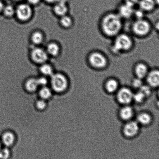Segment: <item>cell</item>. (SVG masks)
<instances>
[{"label":"cell","mask_w":159,"mask_h":159,"mask_svg":"<svg viewBox=\"0 0 159 159\" xmlns=\"http://www.w3.org/2000/svg\"><path fill=\"white\" fill-rule=\"evenodd\" d=\"M123 20L116 12H109L101 18L100 21L101 32L106 37L113 38L121 32Z\"/></svg>","instance_id":"6da1fadb"},{"label":"cell","mask_w":159,"mask_h":159,"mask_svg":"<svg viewBox=\"0 0 159 159\" xmlns=\"http://www.w3.org/2000/svg\"><path fill=\"white\" fill-rule=\"evenodd\" d=\"M113 40L111 50L115 54L129 52L133 48L134 40L128 34L121 32L114 37Z\"/></svg>","instance_id":"7a4b0ae2"},{"label":"cell","mask_w":159,"mask_h":159,"mask_svg":"<svg viewBox=\"0 0 159 159\" xmlns=\"http://www.w3.org/2000/svg\"><path fill=\"white\" fill-rule=\"evenodd\" d=\"M152 26L148 20L145 18L135 19L131 26L132 33L135 36L144 38L149 35L152 31Z\"/></svg>","instance_id":"3957f363"},{"label":"cell","mask_w":159,"mask_h":159,"mask_svg":"<svg viewBox=\"0 0 159 159\" xmlns=\"http://www.w3.org/2000/svg\"><path fill=\"white\" fill-rule=\"evenodd\" d=\"M87 63L90 66L95 69H104L108 65L107 57L100 51H94L89 54L87 57Z\"/></svg>","instance_id":"277c9868"},{"label":"cell","mask_w":159,"mask_h":159,"mask_svg":"<svg viewBox=\"0 0 159 159\" xmlns=\"http://www.w3.org/2000/svg\"><path fill=\"white\" fill-rule=\"evenodd\" d=\"M33 13L32 6L28 3H22L15 7V15L20 21H29L32 18Z\"/></svg>","instance_id":"5b68a950"},{"label":"cell","mask_w":159,"mask_h":159,"mask_svg":"<svg viewBox=\"0 0 159 159\" xmlns=\"http://www.w3.org/2000/svg\"><path fill=\"white\" fill-rule=\"evenodd\" d=\"M51 86L54 91L61 93L66 89L68 81L63 75L61 74H53L51 76Z\"/></svg>","instance_id":"8992f818"},{"label":"cell","mask_w":159,"mask_h":159,"mask_svg":"<svg viewBox=\"0 0 159 159\" xmlns=\"http://www.w3.org/2000/svg\"><path fill=\"white\" fill-rule=\"evenodd\" d=\"M30 57L34 63L41 65L47 62L49 56L46 49L37 46L31 50Z\"/></svg>","instance_id":"52a82bcc"},{"label":"cell","mask_w":159,"mask_h":159,"mask_svg":"<svg viewBox=\"0 0 159 159\" xmlns=\"http://www.w3.org/2000/svg\"><path fill=\"white\" fill-rule=\"evenodd\" d=\"M135 8L123 2L118 6L116 12L123 20L129 19L133 17Z\"/></svg>","instance_id":"ba28073f"},{"label":"cell","mask_w":159,"mask_h":159,"mask_svg":"<svg viewBox=\"0 0 159 159\" xmlns=\"http://www.w3.org/2000/svg\"><path fill=\"white\" fill-rule=\"evenodd\" d=\"M133 93L131 90L127 88H121L117 93V99L121 104H127L133 99Z\"/></svg>","instance_id":"9c48e42d"},{"label":"cell","mask_w":159,"mask_h":159,"mask_svg":"<svg viewBox=\"0 0 159 159\" xmlns=\"http://www.w3.org/2000/svg\"><path fill=\"white\" fill-rule=\"evenodd\" d=\"M68 6L65 0H60L54 4L53 12L57 16L61 17L67 15L68 11Z\"/></svg>","instance_id":"30bf717a"},{"label":"cell","mask_w":159,"mask_h":159,"mask_svg":"<svg viewBox=\"0 0 159 159\" xmlns=\"http://www.w3.org/2000/svg\"><path fill=\"white\" fill-rule=\"evenodd\" d=\"M134 70L137 78L141 79L146 77L149 71L148 66L143 62L137 63L135 65Z\"/></svg>","instance_id":"8fae6325"},{"label":"cell","mask_w":159,"mask_h":159,"mask_svg":"<svg viewBox=\"0 0 159 159\" xmlns=\"http://www.w3.org/2000/svg\"><path fill=\"white\" fill-rule=\"evenodd\" d=\"M157 6L155 0H139L138 7L146 13L152 11Z\"/></svg>","instance_id":"7c38bea8"},{"label":"cell","mask_w":159,"mask_h":159,"mask_svg":"<svg viewBox=\"0 0 159 159\" xmlns=\"http://www.w3.org/2000/svg\"><path fill=\"white\" fill-rule=\"evenodd\" d=\"M139 130L138 123L134 121H130L124 126V132L126 136L133 137L136 135Z\"/></svg>","instance_id":"4fadbf2b"},{"label":"cell","mask_w":159,"mask_h":159,"mask_svg":"<svg viewBox=\"0 0 159 159\" xmlns=\"http://www.w3.org/2000/svg\"><path fill=\"white\" fill-rule=\"evenodd\" d=\"M146 77L147 78L148 82L151 86H158L159 83V72L158 69H155L149 71Z\"/></svg>","instance_id":"5bb4252c"},{"label":"cell","mask_w":159,"mask_h":159,"mask_svg":"<svg viewBox=\"0 0 159 159\" xmlns=\"http://www.w3.org/2000/svg\"><path fill=\"white\" fill-rule=\"evenodd\" d=\"M46 51L49 56L52 57H57L60 52V47L58 43L52 42L47 45Z\"/></svg>","instance_id":"9a60e30c"},{"label":"cell","mask_w":159,"mask_h":159,"mask_svg":"<svg viewBox=\"0 0 159 159\" xmlns=\"http://www.w3.org/2000/svg\"><path fill=\"white\" fill-rule=\"evenodd\" d=\"M44 35L40 31H34L31 35V41L33 44L35 45L41 44L44 41Z\"/></svg>","instance_id":"2e32d148"},{"label":"cell","mask_w":159,"mask_h":159,"mask_svg":"<svg viewBox=\"0 0 159 159\" xmlns=\"http://www.w3.org/2000/svg\"><path fill=\"white\" fill-rule=\"evenodd\" d=\"M2 139L5 145L6 146H10L15 142V136L12 132H6L3 134Z\"/></svg>","instance_id":"e0dca14e"},{"label":"cell","mask_w":159,"mask_h":159,"mask_svg":"<svg viewBox=\"0 0 159 159\" xmlns=\"http://www.w3.org/2000/svg\"><path fill=\"white\" fill-rule=\"evenodd\" d=\"M60 23L62 27L65 29H69L73 25V20L72 18L67 14L60 17Z\"/></svg>","instance_id":"ac0fdd59"},{"label":"cell","mask_w":159,"mask_h":159,"mask_svg":"<svg viewBox=\"0 0 159 159\" xmlns=\"http://www.w3.org/2000/svg\"><path fill=\"white\" fill-rule=\"evenodd\" d=\"M120 113L121 117L123 120H128L133 116V109L129 106H126L121 108Z\"/></svg>","instance_id":"d6986e66"},{"label":"cell","mask_w":159,"mask_h":159,"mask_svg":"<svg viewBox=\"0 0 159 159\" xmlns=\"http://www.w3.org/2000/svg\"><path fill=\"white\" fill-rule=\"evenodd\" d=\"M40 65L39 70L43 75L51 76L54 74L52 67L47 62Z\"/></svg>","instance_id":"ffe728a7"},{"label":"cell","mask_w":159,"mask_h":159,"mask_svg":"<svg viewBox=\"0 0 159 159\" xmlns=\"http://www.w3.org/2000/svg\"><path fill=\"white\" fill-rule=\"evenodd\" d=\"M25 85L26 89L28 91L33 92L37 90L39 85L37 79L32 78L28 80Z\"/></svg>","instance_id":"44dd1931"},{"label":"cell","mask_w":159,"mask_h":159,"mask_svg":"<svg viewBox=\"0 0 159 159\" xmlns=\"http://www.w3.org/2000/svg\"><path fill=\"white\" fill-rule=\"evenodd\" d=\"M138 122L144 125L148 124L152 120V117L148 113H142L138 115Z\"/></svg>","instance_id":"7402d4cb"},{"label":"cell","mask_w":159,"mask_h":159,"mask_svg":"<svg viewBox=\"0 0 159 159\" xmlns=\"http://www.w3.org/2000/svg\"><path fill=\"white\" fill-rule=\"evenodd\" d=\"M2 12L4 16L8 18H11L15 15V7L10 4L4 5Z\"/></svg>","instance_id":"603a6c76"},{"label":"cell","mask_w":159,"mask_h":159,"mask_svg":"<svg viewBox=\"0 0 159 159\" xmlns=\"http://www.w3.org/2000/svg\"><path fill=\"white\" fill-rule=\"evenodd\" d=\"M106 84V89L110 93H113L118 88V83L114 79H109L107 81Z\"/></svg>","instance_id":"cb8c5ba5"},{"label":"cell","mask_w":159,"mask_h":159,"mask_svg":"<svg viewBox=\"0 0 159 159\" xmlns=\"http://www.w3.org/2000/svg\"><path fill=\"white\" fill-rule=\"evenodd\" d=\"M39 94L40 96L43 99H46L51 97L52 93L49 89L44 87L40 90Z\"/></svg>","instance_id":"d4e9b609"},{"label":"cell","mask_w":159,"mask_h":159,"mask_svg":"<svg viewBox=\"0 0 159 159\" xmlns=\"http://www.w3.org/2000/svg\"><path fill=\"white\" fill-rule=\"evenodd\" d=\"M145 12L141 9L138 7V8L134 9V11L133 16L134 17L135 19H142L144 18V15Z\"/></svg>","instance_id":"484cf974"},{"label":"cell","mask_w":159,"mask_h":159,"mask_svg":"<svg viewBox=\"0 0 159 159\" xmlns=\"http://www.w3.org/2000/svg\"><path fill=\"white\" fill-rule=\"evenodd\" d=\"M146 97V96L141 92L139 91L134 94H133V99H134L137 102H141L144 100Z\"/></svg>","instance_id":"4316f807"},{"label":"cell","mask_w":159,"mask_h":159,"mask_svg":"<svg viewBox=\"0 0 159 159\" xmlns=\"http://www.w3.org/2000/svg\"><path fill=\"white\" fill-rule=\"evenodd\" d=\"M140 91L146 97L150 95L151 92L150 87L147 86H142L140 88Z\"/></svg>","instance_id":"83f0119b"},{"label":"cell","mask_w":159,"mask_h":159,"mask_svg":"<svg viewBox=\"0 0 159 159\" xmlns=\"http://www.w3.org/2000/svg\"><path fill=\"white\" fill-rule=\"evenodd\" d=\"M10 155V152L7 148L0 150V158L7 159Z\"/></svg>","instance_id":"f1b7e54d"},{"label":"cell","mask_w":159,"mask_h":159,"mask_svg":"<svg viewBox=\"0 0 159 159\" xmlns=\"http://www.w3.org/2000/svg\"><path fill=\"white\" fill-rule=\"evenodd\" d=\"M139 0H124V3L128 5L132 6V7L135 8L138 6Z\"/></svg>","instance_id":"f546056e"},{"label":"cell","mask_w":159,"mask_h":159,"mask_svg":"<svg viewBox=\"0 0 159 159\" xmlns=\"http://www.w3.org/2000/svg\"><path fill=\"white\" fill-rule=\"evenodd\" d=\"M132 85L135 88H140L143 85L141 79L137 78L136 79H134L132 82Z\"/></svg>","instance_id":"4dcf8cb0"},{"label":"cell","mask_w":159,"mask_h":159,"mask_svg":"<svg viewBox=\"0 0 159 159\" xmlns=\"http://www.w3.org/2000/svg\"><path fill=\"white\" fill-rule=\"evenodd\" d=\"M36 107L39 110H42L46 107V103L43 100H39L36 103Z\"/></svg>","instance_id":"1f68e13d"},{"label":"cell","mask_w":159,"mask_h":159,"mask_svg":"<svg viewBox=\"0 0 159 159\" xmlns=\"http://www.w3.org/2000/svg\"><path fill=\"white\" fill-rule=\"evenodd\" d=\"M37 81H38L39 86L41 85L44 86L47 84V80L44 77H40L39 78L37 79Z\"/></svg>","instance_id":"d6a6232c"},{"label":"cell","mask_w":159,"mask_h":159,"mask_svg":"<svg viewBox=\"0 0 159 159\" xmlns=\"http://www.w3.org/2000/svg\"><path fill=\"white\" fill-rule=\"evenodd\" d=\"M28 3L30 5H35L40 2V0H27Z\"/></svg>","instance_id":"836d02e7"},{"label":"cell","mask_w":159,"mask_h":159,"mask_svg":"<svg viewBox=\"0 0 159 159\" xmlns=\"http://www.w3.org/2000/svg\"><path fill=\"white\" fill-rule=\"evenodd\" d=\"M60 0H45L46 2L51 4H55L56 3L58 2Z\"/></svg>","instance_id":"e575fe53"},{"label":"cell","mask_w":159,"mask_h":159,"mask_svg":"<svg viewBox=\"0 0 159 159\" xmlns=\"http://www.w3.org/2000/svg\"><path fill=\"white\" fill-rule=\"evenodd\" d=\"M4 5L3 4L2 1L0 0V13L2 12L3 7H4Z\"/></svg>","instance_id":"d590c367"},{"label":"cell","mask_w":159,"mask_h":159,"mask_svg":"<svg viewBox=\"0 0 159 159\" xmlns=\"http://www.w3.org/2000/svg\"><path fill=\"white\" fill-rule=\"evenodd\" d=\"M13 1H22V0H13Z\"/></svg>","instance_id":"8d00e7d4"},{"label":"cell","mask_w":159,"mask_h":159,"mask_svg":"<svg viewBox=\"0 0 159 159\" xmlns=\"http://www.w3.org/2000/svg\"><path fill=\"white\" fill-rule=\"evenodd\" d=\"M1 143H0V148H1Z\"/></svg>","instance_id":"74e56055"},{"label":"cell","mask_w":159,"mask_h":159,"mask_svg":"<svg viewBox=\"0 0 159 159\" xmlns=\"http://www.w3.org/2000/svg\"><path fill=\"white\" fill-rule=\"evenodd\" d=\"M1 1H4V0H1Z\"/></svg>","instance_id":"f35d334b"}]
</instances>
